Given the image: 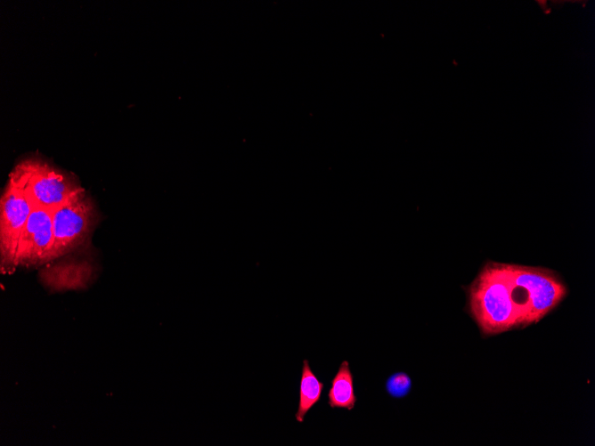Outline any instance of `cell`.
<instances>
[{"instance_id": "cell-1", "label": "cell", "mask_w": 595, "mask_h": 446, "mask_svg": "<svg viewBox=\"0 0 595 446\" xmlns=\"http://www.w3.org/2000/svg\"><path fill=\"white\" fill-rule=\"evenodd\" d=\"M465 290L466 309L483 335L521 328L511 296L509 264L487 262Z\"/></svg>"}, {"instance_id": "cell-2", "label": "cell", "mask_w": 595, "mask_h": 446, "mask_svg": "<svg viewBox=\"0 0 595 446\" xmlns=\"http://www.w3.org/2000/svg\"><path fill=\"white\" fill-rule=\"evenodd\" d=\"M9 179L26 193L34 207L51 211L84 189L75 178L42 159L21 161Z\"/></svg>"}, {"instance_id": "cell-3", "label": "cell", "mask_w": 595, "mask_h": 446, "mask_svg": "<svg viewBox=\"0 0 595 446\" xmlns=\"http://www.w3.org/2000/svg\"><path fill=\"white\" fill-rule=\"evenodd\" d=\"M52 221L54 260L86 243L98 222V212L91 197L83 189L52 210Z\"/></svg>"}, {"instance_id": "cell-4", "label": "cell", "mask_w": 595, "mask_h": 446, "mask_svg": "<svg viewBox=\"0 0 595 446\" xmlns=\"http://www.w3.org/2000/svg\"><path fill=\"white\" fill-rule=\"evenodd\" d=\"M34 208L26 193L11 179L0 200V265L3 273L16 268L20 239Z\"/></svg>"}, {"instance_id": "cell-5", "label": "cell", "mask_w": 595, "mask_h": 446, "mask_svg": "<svg viewBox=\"0 0 595 446\" xmlns=\"http://www.w3.org/2000/svg\"><path fill=\"white\" fill-rule=\"evenodd\" d=\"M513 270L526 290L534 324L550 312L566 296L565 283L550 269L513 264Z\"/></svg>"}, {"instance_id": "cell-6", "label": "cell", "mask_w": 595, "mask_h": 446, "mask_svg": "<svg viewBox=\"0 0 595 446\" xmlns=\"http://www.w3.org/2000/svg\"><path fill=\"white\" fill-rule=\"evenodd\" d=\"M52 211L34 207L20 239L16 268L42 265L53 261Z\"/></svg>"}, {"instance_id": "cell-7", "label": "cell", "mask_w": 595, "mask_h": 446, "mask_svg": "<svg viewBox=\"0 0 595 446\" xmlns=\"http://www.w3.org/2000/svg\"><path fill=\"white\" fill-rule=\"evenodd\" d=\"M327 397L331 409L352 410L355 408L357 397L355 393L354 375L347 361L340 363L331 380Z\"/></svg>"}, {"instance_id": "cell-8", "label": "cell", "mask_w": 595, "mask_h": 446, "mask_svg": "<svg viewBox=\"0 0 595 446\" xmlns=\"http://www.w3.org/2000/svg\"><path fill=\"white\" fill-rule=\"evenodd\" d=\"M324 384L313 372L308 360L303 361L299 384V400L295 418L298 422L304 421L306 413L320 401Z\"/></svg>"}, {"instance_id": "cell-9", "label": "cell", "mask_w": 595, "mask_h": 446, "mask_svg": "<svg viewBox=\"0 0 595 446\" xmlns=\"http://www.w3.org/2000/svg\"><path fill=\"white\" fill-rule=\"evenodd\" d=\"M412 385V383L409 375L405 372L399 371L387 377L385 388L390 397L401 399L409 394Z\"/></svg>"}]
</instances>
